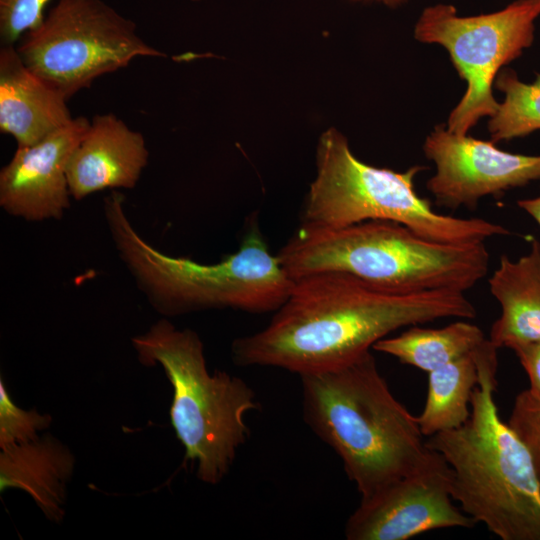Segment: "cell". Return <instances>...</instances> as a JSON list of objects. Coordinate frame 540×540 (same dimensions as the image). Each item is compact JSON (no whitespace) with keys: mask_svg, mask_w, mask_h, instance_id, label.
Segmentation results:
<instances>
[{"mask_svg":"<svg viewBox=\"0 0 540 540\" xmlns=\"http://www.w3.org/2000/svg\"><path fill=\"white\" fill-rule=\"evenodd\" d=\"M465 292L391 293L339 272L294 280L262 330L232 343L239 366H270L298 375L336 368L370 351L390 333L443 318L472 319Z\"/></svg>","mask_w":540,"mask_h":540,"instance_id":"6da1fadb","label":"cell"},{"mask_svg":"<svg viewBox=\"0 0 540 540\" xmlns=\"http://www.w3.org/2000/svg\"><path fill=\"white\" fill-rule=\"evenodd\" d=\"M299 376L304 421L339 456L361 497L442 458L427 446L417 416L393 395L370 351Z\"/></svg>","mask_w":540,"mask_h":540,"instance_id":"7a4b0ae2","label":"cell"},{"mask_svg":"<svg viewBox=\"0 0 540 540\" xmlns=\"http://www.w3.org/2000/svg\"><path fill=\"white\" fill-rule=\"evenodd\" d=\"M497 350L486 339L475 351L479 381L466 423L426 444L451 468V496L476 524L501 540H540V479L529 451L499 416Z\"/></svg>","mask_w":540,"mask_h":540,"instance_id":"3957f363","label":"cell"},{"mask_svg":"<svg viewBox=\"0 0 540 540\" xmlns=\"http://www.w3.org/2000/svg\"><path fill=\"white\" fill-rule=\"evenodd\" d=\"M292 280L339 272L391 293L465 292L488 272L485 242L450 244L426 239L389 220L339 228L301 225L277 254Z\"/></svg>","mask_w":540,"mask_h":540,"instance_id":"277c9868","label":"cell"},{"mask_svg":"<svg viewBox=\"0 0 540 540\" xmlns=\"http://www.w3.org/2000/svg\"><path fill=\"white\" fill-rule=\"evenodd\" d=\"M103 208L120 258L160 314L225 308L275 312L290 294L294 280L277 255L270 253L256 220L250 221L238 251L219 262L203 264L170 256L146 242L129 221L121 192L112 190Z\"/></svg>","mask_w":540,"mask_h":540,"instance_id":"5b68a950","label":"cell"},{"mask_svg":"<svg viewBox=\"0 0 540 540\" xmlns=\"http://www.w3.org/2000/svg\"><path fill=\"white\" fill-rule=\"evenodd\" d=\"M132 345L139 362L160 365L173 388L171 425L197 478L220 483L250 434L246 415L260 407L254 390L225 371L210 374L198 334L166 319L133 337Z\"/></svg>","mask_w":540,"mask_h":540,"instance_id":"8992f818","label":"cell"},{"mask_svg":"<svg viewBox=\"0 0 540 540\" xmlns=\"http://www.w3.org/2000/svg\"><path fill=\"white\" fill-rule=\"evenodd\" d=\"M316 166L303 207V226L339 228L366 220H389L426 239L450 244L485 242L511 233L485 219L434 211L414 187L416 175L425 167L415 165L396 172L368 165L354 156L347 139L335 128L320 137Z\"/></svg>","mask_w":540,"mask_h":540,"instance_id":"52a82bcc","label":"cell"},{"mask_svg":"<svg viewBox=\"0 0 540 540\" xmlns=\"http://www.w3.org/2000/svg\"><path fill=\"white\" fill-rule=\"evenodd\" d=\"M24 64L67 100L136 57L166 54L104 0H57L42 22L18 41Z\"/></svg>","mask_w":540,"mask_h":540,"instance_id":"ba28073f","label":"cell"},{"mask_svg":"<svg viewBox=\"0 0 540 540\" xmlns=\"http://www.w3.org/2000/svg\"><path fill=\"white\" fill-rule=\"evenodd\" d=\"M539 16L540 0H516L500 11L470 17L458 16L450 4L422 11L415 24V39L445 47L467 83L465 94L448 118L449 132L467 135L481 118L496 112L495 78L504 65L532 45Z\"/></svg>","mask_w":540,"mask_h":540,"instance_id":"9c48e42d","label":"cell"},{"mask_svg":"<svg viewBox=\"0 0 540 540\" xmlns=\"http://www.w3.org/2000/svg\"><path fill=\"white\" fill-rule=\"evenodd\" d=\"M451 477L442 457L425 470L361 497L346 522V539L408 540L432 530L473 528L474 520L454 504Z\"/></svg>","mask_w":540,"mask_h":540,"instance_id":"30bf717a","label":"cell"},{"mask_svg":"<svg viewBox=\"0 0 540 540\" xmlns=\"http://www.w3.org/2000/svg\"><path fill=\"white\" fill-rule=\"evenodd\" d=\"M423 152L436 166L427 188L437 205L450 209H474L485 196L540 179V155L509 153L493 141L457 135L442 125L427 136Z\"/></svg>","mask_w":540,"mask_h":540,"instance_id":"8fae6325","label":"cell"},{"mask_svg":"<svg viewBox=\"0 0 540 540\" xmlns=\"http://www.w3.org/2000/svg\"><path fill=\"white\" fill-rule=\"evenodd\" d=\"M90 126L79 116L30 146H17L0 171V206L27 221L60 219L70 207L69 159Z\"/></svg>","mask_w":540,"mask_h":540,"instance_id":"7c38bea8","label":"cell"},{"mask_svg":"<svg viewBox=\"0 0 540 540\" xmlns=\"http://www.w3.org/2000/svg\"><path fill=\"white\" fill-rule=\"evenodd\" d=\"M148 159L140 132L112 113L95 115L68 162L71 197L81 200L105 189H132Z\"/></svg>","mask_w":540,"mask_h":540,"instance_id":"4fadbf2b","label":"cell"},{"mask_svg":"<svg viewBox=\"0 0 540 540\" xmlns=\"http://www.w3.org/2000/svg\"><path fill=\"white\" fill-rule=\"evenodd\" d=\"M67 101L24 64L15 45H1L0 131L17 146L34 145L69 124Z\"/></svg>","mask_w":540,"mask_h":540,"instance_id":"5bb4252c","label":"cell"},{"mask_svg":"<svg viewBox=\"0 0 540 540\" xmlns=\"http://www.w3.org/2000/svg\"><path fill=\"white\" fill-rule=\"evenodd\" d=\"M74 467L70 449L49 434L11 445L0 453V491H25L49 520L59 523Z\"/></svg>","mask_w":540,"mask_h":540,"instance_id":"9a60e30c","label":"cell"},{"mask_svg":"<svg viewBox=\"0 0 540 540\" xmlns=\"http://www.w3.org/2000/svg\"><path fill=\"white\" fill-rule=\"evenodd\" d=\"M501 313L490 330L489 340L498 349L540 340V242L511 260L502 254L488 280Z\"/></svg>","mask_w":540,"mask_h":540,"instance_id":"2e32d148","label":"cell"},{"mask_svg":"<svg viewBox=\"0 0 540 540\" xmlns=\"http://www.w3.org/2000/svg\"><path fill=\"white\" fill-rule=\"evenodd\" d=\"M486 337L480 327L459 319L442 328L418 325L377 341L372 349L427 373L474 352Z\"/></svg>","mask_w":540,"mask_h":540,"instance_id":"e0dca14e","label":"cell"},{"mask_svg":"<svg viewBox=\"0 0 540 540\" xmlns=\"http://www.w3.org/2000/svg\"><path fill=\"white\" fill-rule=\"evenodd\" d=\"M475 351L428 373L426 401L417 416L425 438L459 428L469 419L479 381Z\"/></svg>","mask_w":540,"mask_h":540,"instance_id":"ac0fdd59","label":"cell"},{"mask_svg":"<svg viewBox=\"0 0 540 540\" xmlns=\"http://www.w3.org/2000/svg\"><path fill=\"white\" fill-rule=\"evenodd\" d=\"M494 86L505 98L488 123L491 141H508L540 130V74L534 82L524 83L514 71L504 70Z\"/></svg>","mask_w":540,"mask_h":540,"instance_id":"d6986e66","label":"cell"},{"mask_svg":"<svg viewBox=\"0 0 540 540\" xmlns=\"http://www.w3.org/2000/svg\"><path fill=\"white\" fill-rule=\"evenodd\" d=\"M52 417L18 407L11 399L3 379H0V448L33 441L38 433L50 426Z\"/></svg>","mask_w":540,"mask_h":540,"instance_id":"ffe728a7","label":"cell"},{"mask_svg":"<svg viewBox=\"0 0 540 540\" xmlns=\"http://www.w3.org/2000/svg\"><path fill=\"white\" fill-rule=\"evenodd\" d=\"M507 424L529 451L540 479V399L528 389L518 393Z\"/></svg>","mask_w":540,"mask_h":540,"instance_id":"44dd1931","label":"cell"},{"mask_svg":"<svg viewBox=\"0 0 540 540\" xmlns=\"http://www.w3.org/2000/svg\"><path fill=\"white\" fill-rule=\"evenodd\" d=\"M50 0H0V43L15 45L44 19Z\"/></svg>","mask_w":540,"mask_h":540,"instance_id":"7402d4cb","label":"cell"},{"mask_svg":"<svg viewBox=\"0 0 540 540\" xmlns=\"http://www.w3.org/2000/svg\"><path fill=\"white\" fill-rule=\"evenodd\" d=\"M510 349L516 354L529 378L528 391L540 399V340L517 344Z\"/></svg>","mask_w":540,"mask_h":540,"instance_id":"603a6c76","label":"cell"},{"mask_svg":"<svg viewBox=\"0 0 540 540\" xmlns=\"http://www.w3.org/2000/svg\"><path fill=\"white\" fill-rule=\"evenodd\" d=\"M517 205L540 225V196L519 200Z\"/></svg>","mask_w":540,"mask_h":540,"instance_id":"cb8c5ba5","label":"cell"},{"mask_svg":"<svg viewBox=\"0 0 540 540\" xmlns=\"http://www.w3.org/2000/svg\"><path fill=\"white\" fill-rule=\"evenodd\" d=\"M374 1H379V2H382L388 6H391V7H394V6H397V5H400L401 3L405 2L406 0H374Z\"/></svg>","mask_w":540,"mask_h":540,"instance_id":"d4e9b609","label":"cell"},{"mask_svg":"<svg viewBox=\"0 0 540 540\" xmlns=\"http://www.w3.org/2000/svg\"><path fill=\"white\" fill-rule=\"evenodd\" d=\"M192 1H200V0H192Z\"/></svg>","mask_w":540,"mask_h":540,"instance_id":"484cf974","label":"cell"}]
</instances>
